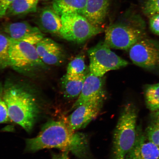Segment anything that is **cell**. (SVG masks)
Returning <instances> with one entry per match:
<instances>
[{
    "label": "cell",
    "mask_w": 159,
    "mask_h": 159,
    "mask_svg": "<svg viewBox=\"0 0 159 159\" xmlns=\"http://www.w3.org/2000/svg\"><path fill=\"white\" fill-rule=\"evenodd\" d=\"M11 42L8 36L0 31V69L10 66L9 51Z\"/></svg>",
    "instance_id": "ffe728a7"
},
{
    "label": "cell",
    "mask_w": 159,
    "mask_h": 159,
    "mask_svg": "<svg viewBox=\"0 0 159 159\" xmlns=\"http://www.w3.org/2000/svg\"></svg>",
    "instance_id": "f1b7e54d"
},
{
    "label": "cell",
    "mask_w": 159,
    "mask_h": 159,
    "mask_svg": "<svg viewBox=\"0 0 159 159\" xmlns=\"http://www.w3.org/2000/svg\"><path fill=\"white\" fill-rule=\"evenodd\" d=\"M105 94L95 97L76 107L66 121L73 130L85 128L96 118L102 108Z\"/></svg>",
    "instance_id": "9c48e42d"
},
{
    "label": "cell",
    "mask_w": 159,
    "mask_h": 159,
    "mask_svg": "<svg viewBox=\"0 0 159 159\" xmlns=\"http://www.w3.org/2000/svg\"><path fill=\"white\" fill-rule=\"evenodd\" d=\"M149 23L150 30L152 32L156 35H159V13L151 16Z\"/></svg>",
    "instance_id": "d4e9b609"
},
{
    "label": "cell",
    "mask_w": 159,
    "mask_h": 159,
    "mask_svg": "<svg viewBox=\"0 0 159 159\" xmlns=\"http://www.w3.org/2000/svg\"><path fill=\"white\" fill-rule=\"evenodd\" d=\"M40 58L46 65L57 66L65 58L62 48L58 43L49 38L43 37L35 45Z\"/></svg>",
    "instance_id": "8fae6325"
},
{
    "label": "cell",
    "mask_w": 159,
    "mask_h": 159,
    "mask_svg": "<svg viewBox=\"0 0 159 159\" xmlns=\"http://www.w3.org/2000/svg\"><path fill=\"white\" fill-rule=\"evenodd\" d=\"M136 109L132 104L123 107L119 115L113 138L111 159H125L136 141L137 131Z\"/></svg>",
    "instance_id": "277c9868"
},
{
    "label": "cell",
    "mask_w": 159,
    "mask_h": 159,
    "mask_svg": "<svg viewBox=\"0 0 159 159\" xmlns=\"http://www.w3.org/2000/svg\"></svg>",
    "instance_id": "83f0119b"
},
{
    "label": "cell",
    "mask_w": 159,
    "mask_h": 159,
    "mask_svg": "<svg viewBox=\"0 0 159 159\" xmlns=\"http://www.w3.org/2000/svg\"><path fill=\"white\" fill-rule=\"evenodd\" d=\"M68 153V152H63L62 153L54 155L53 156L52 159H69Z\"/></svg>",
    "instance_id": "4316f807"
},
{
    "label": "cell",
    "mask_w": 159,
    "mask_h": 159,
    "mask_svg": "<svg viewBox=\"0 0 159 159\" xmlns=\"http://www.w3.org/2000/svg\"><path fill=\"white\" fill-rule=\"evenodd\" d=\"M87 0H53L52 8L57 14L77 13L81 14L84 11Z\"/></svg>",
    "instance_id": "ac0fdd59"
},
{
    "label": "cell",
    "mask_w": 159,
    "mask_h": 159,
    "mask_svg": "<svg viewBox=\"0 0 159 159\" xmlns=\"http://www.w3.org/2000/svg\"><path fill=\"white\" fill-rule=\"evenodd\" d=\"M26 144V149L29 152L55 148L71 152L80 159H91L88 136L75 132L66 121H49L37 136L27 139Z\"/></svg>",
    "instance_id": "6da1fadb"
},
{
    "label": "cell",
    "mask_w": 159,
    "mask_h": 159,
    "mask_svg": "<svg viewBox=\"0 0 159 159\" xmlns=\"http://www.w3.org/2000/svg\"><path fill=\"white\" fill-rule=\"evenodd\" d=\"M3 94L10 120L30 132L39 110L35 97L25 89L13 85L4 89Z\"/></svg>",
    "instance_id": "7a4b0ae2"
},
{
    "label": "cell",
    "mask_w": 159,
    "mask_h": 159,
    "mask_svg": "<svg viewBox=\"0 0 159 159\" xmlns=\"http://www.w3.org/2000/svg\"><path fill=\"white\" fill-rule=\"evenodd\" d=\"M104 94L102 77L89 72L85 80L80 95L72 106V110L95 97Z\"/></svg>",
    "instance_id": "4fadbf2b"
},
{
    "label": "cell",
    "mask_w": 159,
    "mask_h": 159,
    "mask_svg": "<svg viewBox=\"0 0 159 159\" xmlns=\"http://www.w3.org/2000/svg\"><path fill=\"white\" fill-rule=\"evenodd\" d=\"M10 66L19 71H29L45 65L34 45L11 39L9 51Z\"/></svg>",
    "instance_id": "52a82bcc"
},
{
    "label": "cell",
    "mask_w": 159,
    "mask_h": 159,
    "mask_svg": "<svg viewBox=\"0 0 159 159\" xmlns=\"http://www.w3.org/2000/svg\"><path fill=\"white\" fill-rule=\"evenodd\" d=\"M3 31L13 40L25 42L34 45L44 37L39 28L26 21L7 23L4 26Z\"/></svg>",
    "instance_id": "30bf717a"
},
{
    "label": "cell",
    "mask_w": 159,
    "mask_h": 159,
    "mask_svg": "<svg viewBox=\"0 0 159 159\" xmlns=\"http://www.w3.org/2000/svg\"><path fill=\"white\" fill-rule=\"evenodd\" d=\"M136 15L127 13L107 28L104 42L111 48L128 50L144 38V26Z\"/></svg>",
    "instance_id": "3957f363"
},
{
    "label": "cell",
    "mask_w": 159,
    "mask_h": 159,
    "mask_svg": "<svg viewBox=\"0 0 159 159\" xmlns=\"http://www.w3.org/2000/svg\"><path fill=\"white\" fill-rule=\"evenodd\" d=\"M61 19L59 34L68 41L83 43L103 31L102 29L92 24L80 14L65 13L61 16Z\"/></svg>",
    "instance_id": "5b68a950"
},
{
    "label": "cell",
    "mask_w": 159,
    "mask_h": 159,
    "mask_svg": "<svg viewBox=\"0 0 159 159\" xmlns=\"http://www.w3.org/2000/svg\"><path fill=\"white\" fill-rule=\"evenodd\" d=\"M110 0H87L81 15L97 27L104 22L108 14Z\"/></svg>",
    "instance_id": "5bb4252c"
},
{
    "label": "cell",
    "mask_w": 159,
    "mask_h": 159,
    "mask_svg": "<svg viewBox=\"0 0 159 159\" xmlns=\"http://www.w3.org/2000/svg\"><path fill=\"white\" fill-rule=\"evenodd\" d=\"M3 87L0 84V124L11 121L9 118L7 104L4 98Z\"/></svg>",
    "instance_id": "cb8c5ba5"
},
{
    "label": "cell",
    "mask_w": 159,
    "mask_h": 159,
    "mask_svg": "<svg viewBox=\"0 0 159 159\" xmlns=\"http://www.w3.org/2000/svg\"><path fill=\"white\" fill-rule=\"evenodd\" d=\"M89 72L95 76L102 77L111 70L128 66V61L111 50L104 42H101L89 50Z\"/></svg>",
    "instance_id": "8992f818"
},
{
    "label": "cell",
    "mask_w": 159,
    "mask_h": 159,
    "mask_svg": "<svg viewBox=\"0 0 159 159\" xmlns=\"http://www.w3.org/2000/svg\"><path fill=\"white\" fill-rule=\"evenodd\" d=\"M142 10L144 14L149 16L159 13V0H144Z\"/></svg>",
    "instance_id": "603a6c76"
},
{
    "label": "cell",
    "mask_w": 159,
    "mask_h": 159,
    "mask_svg": "<svg viewBox=\"0 0 159 159\" xmlns=\"http://www.w3.org/2000/svg\"><path fill=\"white\" fill-rule=\"evenodd\" d=\"M39 0H14L9 6L5 16L13 17L35 13Z\"/></svg>",
    "instance_id": "e0dca14e"
},
{
    "label": "cell",
    "mask_w": 159,
    "mask_h": 159,
    "mask_svg": "<svg viewBox=\"0 0 159 159\" xmlns=\"http://www.w3.org/2000/svg\"><path fill=\"white\" fill-rule=\"evenodd\" d=\"M60 16L53 8L46 7L42 10L37 20L41 30L50 34H59L61 27Z\"/></svg>",
    "instance_id": "9a60e30c"
},
{
    "label": "cell",
    "mask_w": 159,
    "mask_h": 159,
    "mask_svg": "<svg viewBox=\"0 0 159 159\" xmlns=\"http://www.w3.org/2000/svg\"><path fill=\"white\" fill-rule=\"evenodd\" d=\"M159 147L137 131L134 146L125 159H159Z\"/></svg>",
    "instance_id": "7c38bea8"
},
{
    "label": "cell",
    "mask_w": 159,
    "mask_h": 159,
    "mask_svg": "<svg viewBox=\"0 0 159 159\" xmlns=\"http://www.w3.org/2000/svg\"><path fill=\"white\" fill-rule=\"evenodd\" d=\"M129 57L134 64L144 69H159V44L149 39H143L129 49Z\"/></svg>",
    "instance_id": "ba28073f"
},
{
    "label": "cell",
    "mask_w": 159,
    "mask_h": 159,
    "mask_svg": "<svg viewBox=\"0 0 159 159\" xmlns=\"http://www.w3.org/2000/svg\"><path fill=\"white\" fill-rule=\"evenodd\" d=\"M14 0H0V18L5 16L9 6Z\"/></svg>",
    "instance_id": "484cf974"
},
{
    "label": "cell",
    "mask_w": 159,
    "mask_h": 159,
    "mask_svg": "<svg viewBox=\"0 0 159 159\" xmlns=\"http://www.w3.org/2000/svg\"><path fill=\"white\" fill-rule=\"evenodd\" d=\"M147 139L159 147V111L154 112L146 130Z\"/></svg>",
    "instance_id": "44dd1931"
},
{
    "label": "cell",
    "mask_w": 159,
    "mask_h": 159,
    "mask_svg": "<svg viewBox=\"0 0 159 159\" xmlns=\"http://www.w3.org/2000/svg\"><path fill=\"white\" fill-rule=\"evenodd\" d=\"M87 66L84 56L80 55L75 57L69 63L66 74L77 75L87 74Z\"/></svg>",
    "instance_id": "7402d4cb"
},
{
    "label": "cell",
    "mask_w": 159,
    "mask_h": 159,
    "mask_svg": "<svg viewBox=\"0 0 159 159\" xmlns=\"http://www.w3.org/2000/svg\"><path fill=\"white\" fill-rule=\"evenodd\" d=\"M145 102L152 112L159 111V83L147 85L145 88Z\"/></svg>",
    "instance_id": "d6986e66"
},
{
    "label": "cell",
    "mask_w": 159,
    "mask_h": 159,
    "mask_svg": "<svg viewBox=\"0 0 159 159\" xmlns=\"http://www.w3.org/2000/svg\"><path fill=\"white\" fill-rule=\"evenodd\" d=\"M70 75L66 74L61 80V86L64 96L67 98H78L83 88L87 75Z\"/></svg>",
    "instance_id": "2e32d148"
}]
</instances>
